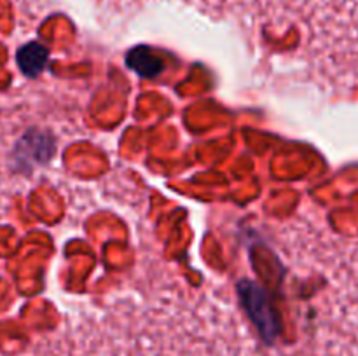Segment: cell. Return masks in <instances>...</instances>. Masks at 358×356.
I'll return each instance as SVG.
<instances>
[{"mask_svg":"<svg viewBox=\"0 0 358 356\" xmlns=\"http://www.w3.org/2000/svg\"><path fill=\"white\" fill-rule=\"evenodd\" d=\"M313 7L325 54L358 77V0H313Z\"/></svg>","mask_w":358,"mask_h":356,"instance_id":"cell-1","label":"cell"},{"mask_svg":"<svg viewBox=\"0 0 358 356\" xmlns=\"http://www.w3.org/2000/svg\"><path fill=\"white\" fill-rule=\"evenodd\" d=\"M16 61L27 77H37L48 61V49L38 42H28L17 51Z\"/></svg>","mask_w":358,"mask_h":356,"instance_id":"cell-2","label":"cell"},{"mask_svg":"<svg viewBox=\"0 0 358 356\" xmlns=\"http://www.w3.org/2000/svg\"><path fill=\"white\" fill-rule=\"evenodd\" d=\"M126 63L142 77H156L163 70V63L147 47H136L126 58Z\"/></svg>","mask_w":358,"mask_h":356,"instance_id":"cell-3","label":"cell"}]
</instances>
